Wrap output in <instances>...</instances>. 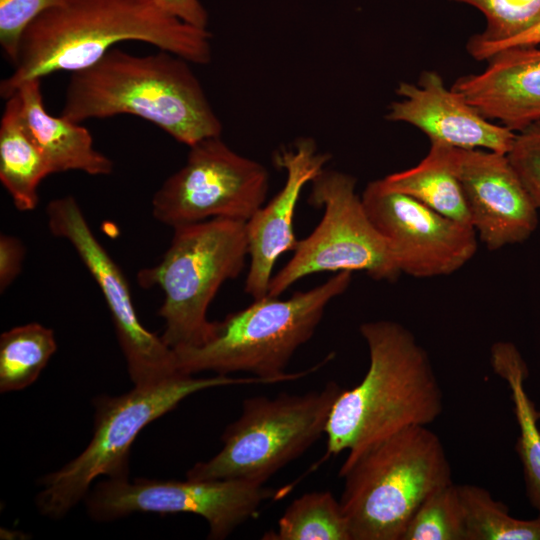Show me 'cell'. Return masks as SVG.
<instances>
[{"label": "cell", "mask_w": 540, "mask_h": 540, "mask_svg": "<svg viewBox=\"0 0 540 540\" xmlns=\"http://www.w3.org/2000/svg\"><path fill=\"white\" fill-rule=\"evenodd\" d=\"M124 41L151 44L193 64L212 57L211 33L169 14L156 0H61L26 27L0 95L6 100L30 80L85 69Z\"/></svg>", "instance_id": "obj_1"}, {"label": "cell", "mask_w": 540, "mask_h": 540, "mask_svg": "<svg viewBox=\"0 0 540 540\" xmlns=\"http://www.w3.org/2000/svg\"><path fill=\"white\" fill-rule=\"evenodd\" d=\"M189 64L164 50L136 56L113 47L95 64L71 74L61 116L81 123L130 114L188 147L219 137L222 123Z\"/></svg>", "instance_id": "obj_2"}, {"label": "cell", "mask_w": 540, "mask_h": 540, "mask_svg": "<svg viewBox=\"0 0 540 540\" xmlns=\"http://www.w3.org/2000/svg\"><path fill=\"white\" fill-rule=\"evenodd\" d=\"M369 352L362 381L341 392L325 434L327 456L353 453L411 426H428L443 411V391L426 350L392 320L360 325Z\"/></svg>", "instance_id": "obj_3"}, {"label": "cell", "mask_w": 540, "mask_h": 540, "mask_svg": "<svg viewBox=\"0 0 540 540\" xmlns=\"http://www.w3.org/2000/svg\"><path fill=\"white\" fill-rule=\"evenodd\" d=\"M339 475L352 540H401L424 499L453 482L443 443L427 426L405 428L348 453Z\"/></svg>", "instance_id": "obj_4"}, {"label": "cell", "mask_w": 540, "mask_h": 540, "mask_svg": "<svg viewBox=\"0 0 540 540\" xmlns=\"http://www.w3.org/2000/svg\"><path fill=\"white\" fill-rule=\"evenodd\" d=\"M352 272L335 273L326 282L288 299L268 294L246 308L215 321L211 338L200 346L173 349L181 373L213 371L227 375L248 372L271 384L310 374L326 362L302 372L286 373L295 351L314 334L327 305L343 294Z\"/></svg>", "instance_id": "obj_5"}, {"label": "cell", "mask_w": 540, "mask_h": 540, "mask_svg": "<svg viewBox=\"0 0 540 540\" xmlns=\"http://www.w3.org/2000/svg\"><path fill=\"white\" fill-rule=\"evenodd\" d=\"M171 243L153 267L141 269L138 284L158 287L164 299L162 340L172 349L206 343L215 321L207 310L222 284L237 278L249 256L246 221L213 218L173 228Z\"/></svg>", "instance_id": "obj_6"}, {"label": "cell", "mask_w": 540, "mask_h": 540, "mask_svg": "<svg viewBox=\"0 0 540 540\" xmlns=\"http://www.w3.org/2000/svg\"><path fill=\"white\" fill-rule=\"evenodd\" d=\"M269 384L260 377L217 374L194 378L178 374L162 381L135 385L122 395L101 396L95 401L94 433L87 447L59 470L47 474L36 497L39 511L50 518L66 515L90 491L99 476L128 478L132 443L142 429L173 410L186 397L213 387Z\"/></svg>", "instance_id": "obj_7"}, {"label": "cell", "mask_w": 540, "mask_h": 540, "mask_svg": "<svg viewBox=\"0 0 540 540\" xmlns=\"http://www.w3.org/2000/svg\"><path fill=\"white\" fill-rule=\"evenodd\" d=\"M342 391L336 382H329L321 390L305 394L244 399L239 418L223 431L222 449L208 461L196 463L186 477L264 484L325 433Z\"/></svg>", "instance_id": "obj_8"}, {"label": "cell", "mask_w": 540, "mask_h": 540, "mask_svg": "<svg viewBox=\"0 0 540 540\" xmlns=\"http://www.w3.org/2000/svg\"><path fill=\"white\" fill-rule=\"evenodd\" d=\"M308 203L323 208L322 219L272 277L269 296L279 297L297 281L321 272L362 271L389 282L398 278L401 273L390 247L356 193L353 176L323 169L311 181Z\"/></svg>", "instance_id": "obj_9"}, {"label": "cell", "mask_w": 540, "mask_h": 540, "mask_svg": "<svg viewBox=\"0 0 540 540\" xmlns=\"http://www.w3.org/2000/svg\"><path fill=\"white\" fill-rule=\"evenodd\" d=\"M269 173L232 150L221 137L189 147L185 164L152 198L156 220L172 228L213 218L247 221L264 205Z\"/></svg>", "instance_id": "obj_10"}, {"label": "cell", "mask_w": 540, "mask_h": 540, "mask_svg": "<svg viewBox=\"0 0 540 540\" xmlns=\"http://www.w3.org/2000/svg\"><path fill=\"white\" fill-rule=\"evenodd\" d=\"M273 490L241 479H107L85 497L90 517L112 521L133 513H192L209 525V539L229 536L257 512Z\"/></svg>", "instance_id": "obj_11"}, {"label": "cell", "mask_w": 540, "mask_h": 540, "mask_svg": "<svg viewBox=\"0 0 540 540\" xmlns=\"http://www.w3.org/2000/svg\"><path fill=\"white\" fill-rule=\"evenodd\" d=\"M46 215L50 232L71 244L97 283L134 385L183 374L175 351L142 325L123 271L95 237L77 200L70 195L53 199L47 204Z\"/></svg>", "instance_id": "obj_12"}, {"label": "cell", "mask_w": 540, "mask_h": 540, "mask_svg": "<svg viewBox=\"0 0 540 540\" xmlns=\"http://www.w3.org/2000/svg\"><path fill=\"white\" fill-rule=\"evenodd\" d=\"M361 198L400 273L415 278L449 275L476 253L478 237L472 226L388 188L381 179L369 182Z\"/></svg>", "instance_id": "obj_13"}, {"label": "cell", "mask_w": 540, "mask_h": 540, "mask_svg": "<svg viewBox=\"0 0 540 540\" xmlns=\"http://www.w3.org/2000/svg\"><path fill=\"white\" fill-rule=\"evenodd\" d=\"M444 146L479 240L492 251L526 241L537 228L539 209L507 154Z\"/></svg>", "instance_id": "obj_14"}, {"label": "cell", "mask_w": 540, "mask_h": 540, "mask_svg": "<svg viewBox=\"0 0 540 540\" xmlns=\"http://www.w3.org/2000/svg\"><path fill=\"white\" fill-rule=\"evenodd\" d=\"M273 160L285 170V183L246 221L250 264L244 290L253 299L267 295L275 263L282 254L296 249L294 216L299 197L306 184L325 169L330 155L319 152L314 140L301 138L276 151Z\"/></svg>", "instance_id": "obj_15"}, {"label": "cell", "mask_w": 540, "mask_h": 540, "mask_svg": "<svg viewBox=\"0 0 540 540\" xmlns=\"http://www.w3.org/2000/svg\"><path fill=\"white\" fill-rule=\"evenodd\" d=\"M396 94L400 100L389 105L385 118L416 127L430 142L502 154L513 145L515 132L482 116L436 71H423L416 84L400 82Z\"/></svg>", "instance_id": "obj_16"}, {"label": "cell", "mask_w": 540, "mask_h": 540, "mask_svg": "<svg viewBox=\"0 0 540 540\" xmlns=\"http://www.w3.org/2000/svg\"><path fill=\"white\" fill-rule=\"evenodd\" d=\"M451 89L490 121L517 133L540 121V47L503 49Z\"/></svg>", "instance_id": "obj_17"}, {"label": "cell", "mask_w": 540, "mask_h": 540, "mask_svg": "<svg viewBox=\"0 0 540 540\" xmlns=\"http://www.w3.org/2000/svg\"><path fill=\"white\" fill-rule=\"evenodd\" d=\"M40 81L30 80L14 94L20 101L24 126L45 157L51 173L77 170L93 176L111 174L113 161L94 147L87 128L47 112Z\"/></svg>", "instance_id": "obj_18"}, {"label": "cell", "mask_w": 540, "mask_h": 540, "mask_svg": "<svg viewBox=\"0 0 540 540\" xmlns=\"http://www.w3.org/2000/svg\"><path fill=\"white\" fill-rule=\"evenodd\" d=\"M52 174L40 149L27 132L17 94L5 100L0 121V181L19 211L38 206V187Z\"/></svg>", "instance_id": "obj_19"}, {"label": "cell", "mask_w": 540, "mask_h": 540, "mask_svg": "<svg viewBox=\"0 0 540 540\" xmlns=\"http://www.w3.org/2000/svg\"><path fill=\"white\" fill-rule=\"evenodd\" d=\"M491 363L495 373L510 388L519 427L516 451L523 468L526 496L540 516V425L538 410L524 386L529 376L528 367L515 345L509 342L493 345Z\"/></svg>", "instance_id": "obj_20"}, {"label": "cell", "mask_w": 540, "mask_h": 540, "mask_svg": "<svg viewBox=\"0 0 540 540\" xmlns=\"http://www.w3.org/2000/svg\"><path fill=\"white\" fill-rule=\"evenodd\" d=\"M381 180L388 188L452 220L472 226L463 189L449 165L444 144L430 142L427 155L417 165Z\"/></svg>", "instance_id": "obj_21"}, {"label": "cell", "mask_w": 540, "mask_h": 540, "mask_svg": "<svg viewBox=\"0 0 540 540\" xmlns=\"http://www.w3.org/2000/svg\"><path fill=\"white\" fill-rule=\"evenodd\" d=\"M57 343L52 329L39 323L11 328L0 337V391L22 390L39 377Z\"/></svg>", "instance_id": "obj_22"}, {"label": "cell", "mask_w": 540, "mask_h": 540, "mask_svg": "<svg viewBox=\"0 0 540 540\" xmlns=\"http://www.w3.org/2000/svg\"><path fill=\"white\" fill-rule=\"evenodd\" d=\"M269 540H352L340 501L329 491H314L296 498L278 521Z\"/></svg>", "instance_id": "obj_23"}, {"label": "cell", "mask_w": 540, "mask_h": 540, "mask_svg": "<svg viewBox=\"0 0 540 540\" xmlns=\"http://www.w3.org/2000/svg\"><path fill=\"white\" fill-rule=\"evenodd\" d=\"M466 540H540V516L518 519L508 507L477 485H457Z\"/></svg>", "instance_id": "obj_24"}, {"label": "cell", "mask_w": 540, "mask_h": 540, "mask_svg": "<svg viewBox=\"0 0 540 540\" xmlns=\"http://www.w3.org/2000/svg\"><path fill=\"white\" fill-rule=\"evenodd\" d=\"M474 7L485 18L483 31L469 38L473 58L483 49L519 36L540 23V0H448Z\"/></svg>", "instance_id": "obj_25"}, {"label": "cell", "mask_w": 540, "mask_h": 540, "mask_svg": "<svg viewBox=\"0 0 540 540\" xmlns=\"http://www.w3.org/2000/svg\"><path fill=\"white\" fill-rule=\"evenodd\" d=\"M401 540H466L458 487L442 486L419 505Z\"/></svg>", "instance_id": "obj_26"}, {"label": "cell", "mask_w": 540, "mask_h": 540, "mask_svg": "<svg viewBox=\"0 0 540 540\" xmlns=\"http://www.w3.org/2000/svg\"><path fill=\"white\" fill-rule=\"evenodd\" d=\"M61 0H0V45L5 57L14 64L26 27Z\"/></svg>", "instance_id": "obj_27"}, {"label": "cell", "mask_w": 540, "mask_h": 540, "mask_svg": "<svg viewBox=\"0 0 540 540\" xmlns=\"http://www.w3.org/2000/svg\"><path fill=\"white\" fill-rule=\"evenodd\" d=\"M507 156L540 210V121L516 133Z\"/></svg>", "instance_id": "obj_28"}, {"label": "cell", "mask_w": 540, "mask_h": 540, "mask_svg": "<svg viewBox=\"0 0 540 540\" xmlns=\"http://www.w3.org/2000/svg\"><path fill=\"white\" fill-rule=\"evenodd\" d=\"M25 248L22 242L7 234L0 236V291L3 293L22 269Z\"/></svg>", "instance_id": "obj_29"}, {"label": "cell", "mask_w": 540, "mask_h": 540, "mask_svg": "<svg viewBox=\"0 0 540 540\" xmlns=\"http://www.w3.org/2000/svg\"><path fill=\"white\" fill-rule=\"evenodd\" d=\"M169 14L195 27L207 29L208 13L200 0H156Z\"/></svg>", "instance_id": "obj_30"}, {"label": "cell", "mask_w": 540, "mask_h": 540, "mask_svg": "<svg viewBox=\"0 0 540 540\" xmlns=\"http://www.w3.org/2000/svg\"><path fill=\"white\" fill-rule=\"evenodd\" d=\"M522 46L540 47V23L534 28L519 36L483 49L478 54H476L473 59L477 61H487L491 56L503 49Z\"/></svg>", "instance_id": "obj_31"}, {"label": "cell", "mask_w": 540, "mask_h": 540, "mask_svg": "<svg viewBox=\"0 0 540 540\" xmlns=\"http://www.w3.org/2000/svg\"><path fill=\"white\" fill-rule=\"evenodd\" d=\"M538 418H539V425H540V409L538 410Z\"/></svg>", "instance_id": "obj_32"}]
</instances>
